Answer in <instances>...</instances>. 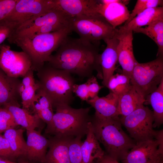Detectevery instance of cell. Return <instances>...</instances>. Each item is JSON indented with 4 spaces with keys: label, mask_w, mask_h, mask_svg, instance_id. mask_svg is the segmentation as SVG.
<instances>
[{
    "label": "cell",
    "mask_w": 163,
    "mask_h": 163,
    "mask_svg": "<svg viewBox=\"0 0 163 163\" xmlns=\"http://www.w3.org/2000/svg\"><path fill=\"white\" fill-rule=\"evenodd\" d=\"M99 46L80 38L66 37L52 54L47 63L52 67L66 71L82 78H90L94 71L103 79L100 63Z\"/></svg>",
    "instance_id": "1"
},
{
    "label": "cell",
    "mask_w": 163,
    "mask_h": 163,
    "mask_svg": "<svg viewBox=\"0 0 163 163\" xmlns=\"http://www.w3.org/2000/svg\"><path fill=\"white\" fill-rule=\"evenodd\" d=\"M91 107L75 109L70 105H59L54 108L51 123L46 125V136L59 137H81L86 135L92 117L89 115Z\"/></svg>",
    "instance_id": "2"
},
{
    "label": "cell",
    "mask_w": 163,
    "mask_h": 163,
    "mask_svg": "<svg viewBox=\"0 0 163 163\" xmlns=\"http://www.w3.org/2000/svg\"><path fill=\"white\" fill-rule=\"evenodd\" d=\"M91 122L95 135L104 146L106 155L118 161L136 144L123 129L120 117L100 119L94 116Z\"/></svg>",
    "instance_id": "3"
},
{
    "label": "cell",
    "mask_w": 163,
    "mask_h": 163,
    "mask_svg": "<svg viewBox=\"0 0 163 163\" xmlns=\"http://www.w3.org/2000/svg\"><path fill=\"white\" fill-rule=\"evenodd\" d=\"M72 31L69 27L50 33L16 38L8 42L16 44L29 56L32 69L37 72L47 62L52 53Z\"/></svg>",
    "instance_id": "4"
},
{
    "label": "cell",
    "mask_w": 163,
    "mask_h": 163,
    "mask_svg": "<svg viewBox=\"0 0 163 163\" xmlns=\"http://www.w3.org/2000/svg\"><path fill=\"white\" fill-rule=\"evenodd\" d=\"M37 72L38 89L43 91L49 98L53 109L59 105L72 103L74 100L73 87L75 83L71 74L55 68L48 63Z\"/></svg>",
    "instance_id": "5"
},
{
    "label": "cell",
    "mask_w": 163,
    "mask_h": 163,
    "mask_svg": "<svg viewBox=\"0 0 163 163\" xmlns=\"http://www.w3.org/2000/svg\"><path fill=\"white\" fill-rule=\"evenodd\" d=\"M70 27L72 31L77 33L80 38L99 46L101 40L113 37L117 31V28H114L99 14L72 18Z\"/></svg>",
    "instance_id": "6"
},
{
    "label": "cell",
    "mask_w": 163,
    "mask_h": 163,
    "mask_svg": "<svg viewBox=\"0 0 163 163\" xmlns=\"http://www.w3.org/2000/svg\"><path fill=\"white\" fill-rule=\"evenodd\" d=\"M163 79V57L139 63L136 61L130 77L131 85L145 99Z\"/></svg>",
    "instance_id": "7"
},
{
    "label": "cell",
    "mask_w": 163,
    "mask_h": 163,
    "mask_svg": "<svg viewBox=\"0 0 163 163\" xmlns=\"http://www.w3.org/2000/svg\"><path fill=\"white\" fill-rule=\"evenodd\" d=\"M122 125L136 143L155 139L156 130L153 129V111L142 105L128 115L120 118Z\"/></svg>",
    "instance_id": "8"
},
{
    "label": "cell",
    "mask_w": 163,
    "mask_h": 163,
    "mask_svg": "<svg viewBox=\"0 0 163 163\" xmlns=\"http://www.w3.org/2000/svg\"><path fill=\"white\" fill-rule=\"evenodd\" d=\"M56 8L55 0H18L12 12L5 19L19 26Z\"/></svg>",
    "instance_id": "9"
},
{
    "label": "cell",
    "mask_w": 163,
    "mask_h": 163,
    "mask_svg": "<svg viewBox=\"0 0 163 163\" xmlns=\"http://www.w3.org/2000/svg\"><path fill=\"white\" fill-rule=\"evenodd\" d=\"M31 67L30 59L24 52L13 50L4 44L0 45V69L8 76L23 78Z\"/></svg>",
    "instance_id": "10"
},
{
    "label": "cell",
    "mask_w": 163,
    "mask_h": 163,
    "mask_svg": "<svg viewBox=\"0 0 163 163\" xmlns=\"http://www.w3.org/2000/svg\"><path fill=\"white\" fill-rule=\"evenodd\" d=\"M71 18L56 7L54 9L18 26L8 41L13 39L30 36L44 25L60 22L70 23Z\"/></svg>",
    "instance_id": "11"
},
{
    "label": "cell",
    "mask_w": 163,
    "mask_h": 163,
    "mask_svg": "<svg viewBox=\"0 0 163 163\" xmlns=\"http://www.w3.org/2000/svg\"><path fill=\"white\" fill-rule=\"evenodd\" d=\"M158 146L155 139L136 143L122 161L123 163H158L163 161V152Z\"/></svg>",
    "instance_id": "12"
},
{
    "label": "cell",
    "mask_w": 163,
    "mask_h": 163,
    "mask_svg": "<svg viewBox=\"0 0 163 163\" xmlns=\"http://www.w3.org/2000/svg\"><path fill=\"white\" fill-rule=\"evenodd\" d=\"M116 35L118 40V62L122 68V73L130 78L137 61L133 53V31H120L117 29Z\"/></svg>",
    "instance_id": "13"
},
{
    "label": "cell",
    "mask_w": 163,
    "mask_h": 163,
    "mask_svg": "<svg viewBox=\"0 0 163 163\" xmlns=\"http://www.w3.org/2000/svg\"><path fill=\"white\" fill-rule=\"evenodd\" d=\"M129 2V0H115L112 3H105L97 0L96 11L116 29L129 18L130 12L126 5Z\"/></svg>",
    "instance_id": "14"
},
{
    "label": "cell",
    "mask_w": 163,
    "mask_h": 163,
    "mask_svg": "<svg viewBox=\"0 0 163 163\" xmlns=\"http://www.w3.org/2000/svg\"><path fill=\"white\" fill-rule=\"evenodd\" d=\"M86 101L95 109L94 116L97 118L108 119L119 117V97L113 92H110L104 97L97 96Z\"/></svg>",
    "instance_id": "15"
},
{
    "label": "cell",
    "mask_w": 163,
    "mask_h": 163,
    "mask_svg": "<svg viewBox=\"0 0 163 163\" xmlns=\"http://www.w3.org/2000/svg\"><path fill=\"white\" fill-rule=\"evenodd\" d=\"M27 152L26 161L43 163L49 145V139L41 133V131H27Z\"/></svg>",
    "instance_id": "16"
},
{
    "label": "cell",
    "mask_w": 163,
    "mask_h": 163,
    "mask_svg": "<svg viewBox=\"0 0 163 163\" xmlns=\"http://www.w3.org/2000/svg\"><path fill=\"white\" fill-rule=\"evenodd\" d=\"M116 35L104 41L106 46L100 55V63L103 74L102 84L104 87H106L109 79L116 69V64L118 62L117 49L118 40Z\"/></svg>",
    "instance_id": "17"
},
{
    "label": "cell",
    "mask_w": 163,
    "mask_h": 163,
    "mask_svg": "<svg viewBox=\"0 0 163 163\" xmlns=\"http://www.w3.org/2000/svg\"><path fill=\"white\" fill-rule=\"evenodd\" d=\"M56 7L71 18L90 16L97 13L96 11L97 0H55Z\"/></svg>",
    "instance_id": "18"
},
{
    "label": "cell",
    "mask_w": 163,
    "mask_h": 163,
    "mask_svg": "<svg viewBox=\"0 0 163 163\" xmlns=\"http://www.w3.org/2000/svg\"><path fill=\"white\" fill-rule=\"evenodd\" d=\"M46 136L49 143L43 163H70L68 145L72 138Z\"/></svg>",
    "instance_id": "19"
},
{
    "label": "cell",
    "mask_w": 163,
    "mask_h": 163,
    "mask_svg": "<svg viewBox=\"0 0 163 163\" xmlns=\"http://www.w3.org/2000/svg\"><path fill=\"white\" fill-rule=\"evenodd\" d=\"M21 82L18 78L8 76L0 69V107L8 104L20 106L18 101Z\"/></svg>",
    "instance_id": "20"
},
{
    "label": "cell",
    "mask_w": 163,
    "mask_h": 163,
    "mask_svg": "<svg viewBox=\"0 0 163 163\" xmlns=\"http://www.w3.org/2000/svg\"><path fill=\"white\" fill-rule=\"evenodd\" d=\"M9 110L13 115L18 125H21L27 131L43 129L45 123L36 114H31L29 111L20 106L11 104L2 107Z\"/></svg>",
    "instance_id": "21"
},
{
    "label": "cell",
    "mask_w": 163,
    "mask_h": 163,
    "mask_svg": "<svg viewBox=\"0 0 163 163\" xmlns=\"http://www.w3.org/2000/svg\"><path fill=\"white\" fill-rule=\"evenodd\" d=\"M86 135V138L81 145L83 163H94L95 161L98 162L105 154L95 135L91 121Z\"/></svg>",
    "instance_id": "22"
},
{
    "label": "cell",
    "mask_w": 163,
    "mask_h": 163,
    "mask_svg": "<svg viewBox=\"0 0 163 163\" xmlns=\"http://www.w3.org/2000/svg\"><path fill=\"white\" fill-rule=\"evenodd\" d=\"M163 18V7L149 8L137 15L129 21L118 29L120 31H132L148 26L152 23Z\"/></svg>",
    "instance_id": "23"
},
{
    "label": "cell",
    "mask_w": 163,
    "mask_h": 163,
    "mask_svg": "<svg viewBox=\"0 0 163 163\" xmlns=\"http://www.w3.org/2000/svg\"><path fill=\"white\" fill-rule=\"evenodd\" d=\"M24 130L11 128L5 131L4 136L8 141L14 158L16 161H26L27 145L23 136Z\"/></svg>",
    "instance_id": "24"
},
{
    "label": "cell",
    "mask_w": 163,
    "mask_h": 163,
    "mask_svg": "<svg viewBox=\"0 0 163 163\" xmlns=\"http://www.w3.org/2000/svg\"><path fill=\"white\" fill-rule=\"evenodd\" d=\"M31 69L23 77L19 88L22 108L28 111L39 87Z\"/></svg>",
    "instance_id": "25"
},
{
    "label": "cell",
    "mask_w": 163,
    "mask_h": 163,
    "mask_svg": "<svg viewBox=\"0 0 163 163\" xmlns=\"http://www.w3.org/2000/svg\"><path fill=\"white\" fill-rule=\"evenodd\" d=\"M118 97L119 113L121 117L128 115L144 104L145 101V99L137 92L133 86Z\"/></svg>",
    "instance_id": "26"
},
{
    "label": "cell",
    "mask_w": 163,
    "mask_h": 163,
    "mask_svg": "<svg viewBox=\"0 0 163 163\" xmlns=\"http://www.w3.org/2000/svg\"><path fill=\"white\" fill-rule=\"evenodd\" d=\"M149 104L153 110V128L158 127L163 123V79L157 88L145 98L144 105Z\"/></svg>",
    "instance_id": "27"
},
{
    "label": "cell",
    "mask_w": 163,
    "mask_h": 163,
    "mask_svg": "<svg viewBox=\"0 0 163 163\" xmlns=\"http://www.w3.org/2000/svg\"><path fill=\"white\" fill-rule=\"evenodd\" d=\"M145 35L153 40L158 47L157 57H163V18L155 21L144 27L133 30Z\"/></svg>",
    "instance_id": "28"
},
{
    "label": "cell",
    "mask_w": 163,
    "mask_h": 163,
    "mask_svg": "<svg viewBox=\"0 0 163 163\" xmlns=\"http://www.w3.org/2000/svg\"><path fill=\"white\" fill-rule=\"evenodd\" d=\"M132 86L129 77L123 73H117L110 78L106 87L110 92L119 96L129 90Z\"/></svg>",
    "instance_id": "29"
},
{
    "label": "cell",
    "mask_w": 163,
    "mask_h": 163,
    "mask_svg": "<svg viewBox=\"0 0 163 163\" xmlns=\"http://www.w3.org/2000/svg\"><path fill=\"white\" fill-rule=\"evenodd\" d=\"M30 108L34 114L37 115L46 125L51 123L54 113L50 104L42 100L34 99Z\"/></svg>",
    "instance_id": "30"
},
{
    "label": "cell",
    "mask_w": 163,
    "mask_h": 163,
    "mask_svg": "<svg viewBox=\"0 0 163 163\" xmlns=\"http://www.w3.org/2000/svg\"><path fill=\"white\" fill-rule=\"evenodd\" d=\"M81 137L72 138L68 145V154L70 163H83Z\"/></svg>",
    "instance_id": "31"
},
{
    "label": "cell",
    "mask_w": 163,
    "mask_h": 163,
    "mask_svg": "<svg viewBox=\"0 0 163 163\" xmlns=\"http://www.w3.org/2000/svg\"><path fill=\"white\" fill-rule=\"evenodd\" d=\"M163 1L161 0H138L130 13L129 18L125 23L129 22L137 15L146 9L163 6Z\"/></svg>",
    "instance_id": "32"
},
{
    "label": "cell",
    "mask_w": 163,
    "mask_h": 163,
    "mask_svg": "<svg viewBox=\"0 0 163 163\" xmlns=\"http://www.w3.org/2000/svg\"><path fill=\"white\" fill-rule=\"evenodd\" d=\"M18 126L11 113L7 109L0 107V134L8 129L15 128Z\"/></svg>",
    "instance_id": "33"
},
{
    "label": "cell",
    "mask_w": 163,
    "mask_h": 163,
    "mask_svg": "<svg viewBox=\"0 0 163 163\" xmlns=\"http://www.w3.org/2000/svg\"><path fill=\"white\" fill-rule=\"evenodd\" d=\"M19 25L4 19L0 21V45L14 34Z\"/></svg>",
    "instance_id": "34"
},
{
    "label": "cell",
    "mask_w": 163,
    "mask_h": 163,
    "mask_svg": "<svg viewBox=\"0 0 163 163\" xmlns=\"http://www.w3.org/2000/svg\"><path fill=\"white\" fill-rule=\"evenodd\" d=\"M18 0H0V21L12 12Z\"/></svg>",
    "instance_id": "35"
},
{
    "label": "cell",
    "mask_w": 163,
    "mask_h": 163,
    "mask_svg": "<svg viewBox=\"0 0 163 163\" xmlns=\"http://www.w3.org/2000/svg\"><path fill=\"white\" fill-rule=\"evenodd\" d=\"M72 92L82 101H87L89 99V91L87 82L80 85L75 84L73 87Z\"/></svg>",
    "instance_id": "36"
},
{
    "label": "cell",
    "mask_w": 163,
    "mask_h": 163,
    "mask_svg": "<svg viewBox=\"0 0 163 163\" xmlns=\"http://www.w3.org/2000/svg\"><path fill=\"white\" fill-rule=\"evenodd\" d=\"M87 82L90 99L93 98L98 96L100 90L104 87L99 85L96 77L94 75L88 78Z\"/></svg>",
    "instance_id": "37"
},
{
    "label": "cell",
    "mask_w": 163,
    "mask_h": 163,
    "mask_svg": "<svg viewBox=\"0 0 163 163\" xmlns=\"http://www.w3.org/2000/svg\"><path fill=\"white\" fill-rule=\"evenodd\" d=\"M0 147L6 154L8 159L11 161H16L13 156L9 142L3 135L0 134Z\"/></svg>",
    "instance_id": "38"
},
{
    "label": "cell",
    "mask_w": 163,
    "mask_h": 163,
    "mask_svg": "<svg viewBox=\"0 0 163 163\" xmlns=\"http://www.w3.org/2000/svg\"><path fill=\"white\" fill-rule=\"evenodd\" d=\"M0 163H37L36 162L30 161H14L0 157Z\"/></svg>",
    "instance_id": "39"
},
{
    "label": "cell",
    "mask_w": 163,
    "mask_h": 163,
    "mask_svg": "<svg viewBox=\"0 0 163 163\" xmlns=\"http://www.w3.org/2000/svg\"><path fill=\"white\" fill-rule=\"evenodd\" d=\"M99 162L101 163H120L118 161L105 154Z\"/></svg>",
    "instance_id": "40"
},
{
    "label": "cell",
    "mask_w": 163,
    "mask_h": 163,
    "mask_svg": "<svg viewBox=\"0 0 163 163\" xmlns=\"http://www.w3.org/2000/svg\"><path fill=\"white\" fill-rule=\"evenodd\" d=\"M158 163H163V161H161V162Z\"/></svg>",
    "instance_id": "41"
},
{
    "label": "cell",
    "mask_w": 163,
    "mask_h": 163,
    "mask_svg": "<svg viewBox=\"0 0 163 163\" xmlns=\"http://www.w3.org/2000/svg\"><path fill=\"white\" fill-rule=\"evenodd\" d=\"M98 163H100V162H99V161L98 162Z\"/></svg>",
    "instance_id": "42"
}]
</instances>
